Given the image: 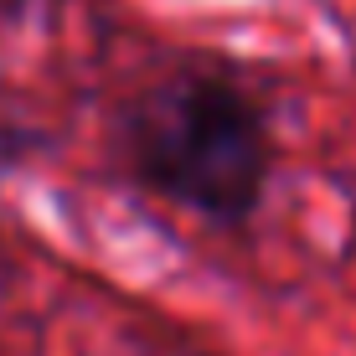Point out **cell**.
I'll return each instance as SVG.
<instances>
[{"label":"cell","instance_id":"1","mask_svg":"<svg viewBox=\"0 0 356 356\" xmlns=\"http://www.w3.org/2000/svg\"><path fill=\"white\" fill-rule=\"evenodd\" d=\"M119 155L140 186L222 227L259 212L274 170L259 104L202 72H176L134 93L119 114Z\"/></svg>","mask_w":356,"mask_h":356}]
</instances>
